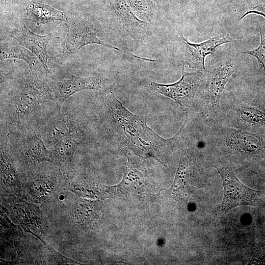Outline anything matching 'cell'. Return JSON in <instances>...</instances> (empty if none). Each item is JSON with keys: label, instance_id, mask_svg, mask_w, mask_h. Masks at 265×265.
<instances>
[{"label": "cell", "instance_id": "obj_5", "mask_svg": "<svg viewBox=\"0 0 265 265\" xmlns=\"http://www.w3.org/2000/svg\"><path fill=\"white\" fill-rule=\"evenodd\" d=\"M65 25L67 29L66 37L63 43V53L71 56L77 53L84 46L97 44L114 49L136 58L145 61L154 62L155 60L138 56L121 50L99 39L98 34L102 29L98 23L91 22L80 17H67Z\"/></svg>", "mask_w": 265, "mask_h": 265}, {"label": "cell", "instance_id": "obj_10", "mask_svg": "<svg viewBox=\"0 0 265 265\" xmlns=\"http://www.w3.org/2000/svg\"><path fill=\"white\" fill-rule=\"evenodd\" d=\"M71 78L60 81L51 79L50 88L54 102L60 109L65 101L79 91L86 90H102L112 85L109 79L102 74L80 77L70 74Z\"/></svg>", "mask_w": 265, "mask_h": 265}, {"label": "cell", "instance_id": "obj_13", "mask_svg": "<svg viewBox=\"0 0 265 265\" xmlns=\"http://www.w3.org/2000/svg\"><path fill=\"white\" fill-rule=\"evenodd\" d=\"M52 35V33L44 35L36 34L28 29L25 23H23L18 31L13 33V37L38 59L45 70L46 77L50 79L53 78V74L47 65L50 57L47 46Z\"/></svg>", "mask_w": 265, "mask_h": 265}, {"label": "cell", "instance_id": "obj_25", "mask_svg": "<svg viewBox=\"0 0 265 265\" xmlns=\"http://www.w3.org/2000/svg\"><path fill=\"white\" fill-rule=\"evenodd\" d=\"M258 30L260 35V44L258 48L254 50L242 52L255 57L258 62L259 66L265 75V27L258 26Z\"/></svg>", "mask_w": 265, "mask_h": 265}, {"label": "cell", "instance_id": "obj_3", "mask_svg": "<svg viewBox=\"0 0 265 265\" xmlns=\"http://www.w3.org/2000/svg\"><path fill=\"white\" fill-rule=\"evenodd\" d=\"M210 144L237 158L259 160L265 158V142L261 134L232 127L215 131Z\"/></svg>", "mask_w": 265, "mask_h": 265}, {"label": "cell", "instance_id": "obj_4", "mask_svg": "<svg viewBox=\"0 0 265 265\" xmlns=\"http://www.w3.org/2000/svg\"><path fill=\"white\" fill-rule=\"evenodd\" d=\"M212 166L217 169L220 175L223 186V200L215 212L216 216L222 217L238 206L259 207L263 204L259 197L260 191L242 184L230 166L222 163H216Z\"/></svg>", "mask_w": 265, "mask_h": 265}, {"label": "cell", "instance_id": "obj_27", "mask_svg": "<svg viewBox=\"0 0 265 265\" xmlns=\"http://www.w3.org/2000/svg\"><path fill=\"white\" fill-rule=\"evenodd\" d=\"M156 5L159 11L163 10L171 4L174 0H152Z\"/></svg>", "mask_w": 265, "mask_h": 265}, {"label": "cell", "instance_id": "obj_19", "mask_svg": "<svg viewBox=\"0 0 265 265\" xmlns=\"http://www.w3.org/2000/svg\"><path fill=\"white\" fill-rule=\"evenodd\" d=\"M145 183V178L142 173L129 160L121 183L117 186L111 187L104 186L105 190L107 193L114 194H118L120 192H132L136 190L137 187H140Z\"/></svg>", "mask_w": 265, "mask_h": 265}, {"label": "cell", "instance_id": "obj_15", "mask_svg": "<svg viewBox=\"0 0 265 265\" xmlns=\"http://www.w3.org/2000/svg\"><path fill=\"white\" fill-rule=\"evenodd\" d=\"M85 138V134L81 128L68 134L52 148L51 162L63 168L69 167L72 164L78 147Z\"/></svg>", "mask_w": 265, "mask_h": 265}, {"label": "cell", "instance_id": "obj_8", "mask_svg": "<svg viewBox=\"0 0 265 265\" xmlns=\"http://www.w3.org/2000/svg\"><path fill=\"white\" fill-rule=\"evenodd\" d=\"M206 72L200 70L194 72H186L183 65L182 77L178 81L171 84L150 81L149 87L153 93L175 101L180 105L181 109L187 114L192 106L197 89L205 78Z\"/></svg>", "mask_w": 265, "mask_h": 265}, {"label": "cell", "instance_id": "obj_9", "mask_svg": "<svg viewBox=\"0 0 265 265\" xmlns=\"http://www.w3.org/2000/svg\"><path fill=\"white\" fill-rule=\"evenodd\" d=\"M109 13L110 26L120 36L136 39L149 29V23L138 18L125 0H111Z\"/></svg>", "mask_w": 265, "mask_h": 265}, {"label": "cell", "instance_id": "obj_1", "mask_svg": "<svg viewBox=\"0 0 265 265\" xmlns=\"http://www.w3.org/2000/svg\"><path fill=\"white\" fill-rule=\"evenodd\" d=\"M101 91L100 98L106 118L120 143L135 155L153 157L163 164L172 153L177 139L188 121V116L173 137L164 138L123 106L116 98L112 85Z\"/></svg>", "mask_w": 265, "mask_h": 265}, {"label": "cell", "instance_id": "obj_11", "mask_svg": "<svg viewBox=\"0 0 265 265\" xmlns=\"http://www.w3.org/2000/svg\"><path fill=\"white\" fill-rule=\"evenodd\" d=\"M178 39L184 65H186L190 68L205 72V58L206 56L213 54L221 45L234 41V39L227 34L222 38L214 37L200 43H192L185 38L180 32L178 33Z\"/></svg>", "mask_w": 265, "mask_h": 265}, {"label": "cell", "instance_id": "obj_2", "mask_svg": "<svg viewBox=\"0 0 265 265\" xmlns=\"http://www.w3.org/2000/svg\"><path fill=\"white\" fill-rule=\"evenodd\" d=\"M204 90L208 113L217 114L224 89L233 73L241 64L238 53L235 51L218 50L210 56Z\"/></svg>", "mask_w": 265, "mask_h": 265}, {"label": "cell", "instance_id": "obj_16", "mask_svg": "<svg viewBox=\"0 0 265 265\" xmlns=\"http://www.w3.org/2000/svg\"><path fill=\"white\" fill-rule=\"evenodd\" d=\"M80 128L78 123L69 117H58L44 127L42 136L48 146L53 148L71 132Z\"/></svg>", "mask_w": 265, "mask_h": 265}, {"label": "cell", "instance_id": "obj_20", "mask_svg": "<svg viewBox=\"0 0 265 265\" xmlns=\"http://www.w3.org/2000/svg\"><path fill=\"white\" fill-rule=\"evenodd\" d=\"M101 206L99 202L80 199L74 207V215L77 223L87 224L100 216Z\"/></svg>", "mask_w": 265, "mask_h": 265}, {"label": "cell", "instance_id": "obj_18", "mask_svg": "<svg viewBox=\"0 0 265 265\" xmlns=\"http://www.w3.org/2000/svg\"><path fill=\"white\" fill-rule=\"evenodd\" d=\"M8 58L22 60L28 64L30 70L35 72L42 65L33 53H29L13 37L9 42L0 43V59L2 61Z\"/></svg>", "mask_w": 265, "mask_h": 265}, {"label": "cell", "instance_id": "obj_23", "mask_svg": "<svg viewBox=\"0 0 265 265\" xmlns=\"http://www.w3.org/2000/svg\"><path fill=\"white\" fill-rule=\"evenodd\" d=\"M57 177L54 175L46 176L34 180L29 184V192L33 197L42 199L53 190L57 184Z\"/></svg>", "mask_w": 265, "mask_h": 265}, {"label": "cell", "instance_id": "obj_26", "mask_svg": "<svg viewBox=\"0 0 265 265\" xmlns=\"http://www.w3.org/2000/svg\"><path fill=\"white\" fill-rule=\"evenodd\" d=\"M251 13H255L265 18V0H251L250 8L240 18L241 20L245 16Z\"/></svg>", "mask_w": 265, "mask_h": 265}, {"label": "cell", "instance_id": "obj_7", "mask_svg": "<svg viewBox=\"0 0 265 265\" xmlns=\"http://www.w3.org/2000/svg\"><path fill=\"white\" fill-rule=\"evenodd\" d=\"M51 100L54 101L50 87L38 78L36 72L29 70L23 90L14 99V121L23 122L37 106Z\"/></svg>", "mask_w": 265, "mask_h": 265}, {"label": "cell", "instance_id": "obj_6", "mask_svg": "<svg viewBox=\"0 0 265 265\" xmlns=\"http://www.w3.org/2000/svg\"><path fill=\"white\" fill-rule=\"evenodd\" d=\"M205 187L202 171L197 162V152L194 147L184 150L170 192L180 201H186L191 193Z\"/></svg>", "mask_w": 265, "mask_h": 265}, {"label": "cell", "instance_id": "obj_14", "mask_svg": "<svg viewBox=\"0 0 265 265\" xmlns=\"http://www.w3.org/2000/svg\"><path fill=\"white\" fill-rule=\"evenodd\" d=\"M20 145L26 159L31 165H36L44 161L51 162V150L47 149L39 129L28 131Z\"/></svg>", "mask_w": 265, "mask_h": 265}, {"label": "cell", "instance_id": "obj_24", "mask_svg": "<svg viewBox=\"0 0 265 265\" xmlns=\"http://www.w3.org/2000/svg\"><path fill=\"white\" fill-rule=\"evenodd\" d=\"M1 179L3 184L8 187L17 190L20 188V183L18 175L10 159L1 149L0 154Z\"/></svg>", "mask_w": 265, "mask_h": 265}, {"label": "cell", "instance_id": "obj_12", "mask_svg": "<svg viewBox=\"0 0 265 265\" xmlns=\"http://www.w3.org/2000/svg\"><path fill=\"white\" fill-rule=\"evenodd\" d=\"M231 110L235 128L260 134L265 131V107L252 106L234 98Z\"/></svg>", "mask_w": 265, "mask_h": 265}, {"label": "cell", "instance_id": "obj_17", "mask_svg": "<svg viewBox=\"0 0 265 265\" xmlns=\"http://www.w3.org/2000/svg\"><path fill=\"white\" fill-rule=\"evenodd\" d=\"M28 20L39 26L55 21H65V14L53 7L35 1L30 2L26 8Z\"/></svg>", "mask_w": 265, "mask_h": 265}, {"label": "cell", "instance_id": "obj_21", "mask_svg": "<svg viewBox=\"0 0 265 265\" xmlns=\"http://www.w3.org/2000/svg\"><path fill=\"white\" fill-rule=\"evenodd\" d=\"M37 208L26 203H19L13 207V211L21 223L39 227L42 224L43 218L42 213Z\"/></svg>", "mask_w": 265, "mask_h": 265}, {"label": "cell", "instance_id": "obj_22", "mask_svg": "<svg viewBox=\"0 0 265 265\" xmlns=\"http://www.w3.org/2000/svg\"><path fill=\"white\" fill-rule=\"evenodd\" d=\"M129 7L140 19L151 23L159 10L152 0H125Z\"/></svg>", "mask_w": 265, "mask_h": 265}]
</instances>
